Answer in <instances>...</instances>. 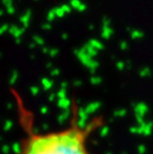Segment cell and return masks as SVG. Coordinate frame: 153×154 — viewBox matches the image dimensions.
I'll return each mask as SVG.
<instances>
[{"label": "cell", "instance_id": "1", "mask_svg": "<svg viewBox=\"0 0 153 154\" xmlns=\"http://www.w3.org/2000/svg\"><path fill=\"white\" fill-rule=\"evenodd\" d=\"M96 125L82 127L74 119L73 124L67 128L30 134L18 154H91L87 141Z\"/></svg>", "mask_w": 153, "mask_h": 154}, {"label": "cell", "instance_id": "2", "mask_svg": "<svg viewBox=\"0 0 153 154\" xmlns=\"http://www.w3.org/2000/svg\"><path fill=\"white\" fill-rule=\"evenodd\" d=\"M113 34V29L110 27H102V37L103 39H109V37Z\"/></svg>", "mask_w": 153, "mask_h": 154}, {"label": "cell", "instance_id": "3", "mask_svg": "<svg viewBox=\"0 0 153 154\" xmlns=\"http://www.w3.org/2000/svg\"><path fill=\"white\" fill-rule=\"evenodd\" d=\"M11 34H13L16 38H18L23 32H24V29H19V28H17L16 26H11L10 28H9V30H8Z\"/></svg>", "mask_w": 153, "mask_h": 154}, {"label": "cell", "instance_id": "4", "mask_svg": "<svg viewBox=\"0 0 153 154\" xmlns=\"http://www.w3.org/2000/svg\"><path fill=\"white\" fill-rule=\"evenodd\" d=\"M89 44H90L93 48H95L96 50H97V49H98V50H102V49H103V45H102L100 41H98V40H96V39L90 40Z\"/></svg>", "mask_w": 153, "mask_h": 154}, {"label": "cell", "instance_id": "5", "mask_svg": "<svg viewBox=\"0 0 153 154\" xmlns=\"http://www.w3.org/2000/svg\"><path fill=\"white\" fill-rule=\"evenodd\" d=\"M30 17H31V11L30 10H28L27 12H26L25 14L21 17V22L23 23V25L25 26V27H28L29 25V20H30Z\"/></svg>", "mask_w": 153, "mask_h": 154}, {"label": "cell", "instance_id": "6", "mask_svg": "<svg viewBox=\"0 0 153 154\" xmlns=\"http://www.w3.org/2000/svg\"><path fill=\"white\" fill-rule=\"evenodd\" d=\"M130 35H131V38L132 39H140L144 36L143 32H141L140 30H132L130 32Z\"/></svg>", "mask_w": 153, "mask_h": 154}, {"label": "cell", "instance_id": "7", "mask_svg": "<svg viewBox=\"0 0 153 154\" xmlns=\"http://www.w3.org/2000/svg\"><path fill=\"white\" fill-rule=\"evenodd\" d=\"M82 5V2L81 0H70V6L74 9L78 10L80 8V6Z\"/></svg>", "mask_w": 153, "mask_h": 154}, {"label": "cell", "instance_id": "8", "mask_svg": "<svg viewBox=\"0 0 153 154\" xmlns=\"http://www.w3.org/2000/svg\"><path fill=\"white\" fill-rule=\"evenodd\" d=\"M54 12H55V14H56V17H64L65 16V12H64V10L61 8V7H57V8H54Z\"/></svg>", "mask_w": 153, "mask_h": 154}, {"label": "cell", "instance_id": "9", "mask_svg": "<svg viewBox=\"0 0 153 154\" xmlns=\"http://www.w3.org/2000/svg\"><path fill=\"white\" fill-rule=\"evenodd\" d=\"M86 49H87V51H88V54L91 55V56H95V55L97 54V50H96L95 48H93L90 44L86 45Z\"/></svg>", "mask_w": 153, "mask_h": 154}, {"label": "cell", "instance_id": "10", "mask_svg": "<svg viewBox=\"0 0 153 154\" xmlns=\"http://www.w3.org/2000/svg\"><path fill=\"white\" fill-rule=\"evenodd\" d=\"M55 18H56V14H55L54 9H53V10H51V11L48 13V15H47V20H48V22L50 23V22H52V21L55 20Z\"/></svg>", "mask_w": 153, "mask_h": 154}, {"label": "cell", "instance_id": "11", "mask_svg": "<svg viewBox=\"0 0 153 154\" xmlns=\"http://www.w3.org/2000/svg\"><path fill=\"white\" fill-rule=\"evenodd\" d=\"M61 8H62V9L64 10V12H65V13H67V14H68V13H70V12H71V10H72V7H71L70 5H68V4H64V5H62V6H61Z\"/></svg>", "mask_w": 153, "mask_h": 154}, {"label": "cell", "instance_id": "12", "mask_svg": "<svg viewBox=\"0 0 153 154\" xmlns=\"http://www.w3.org/2000/svg\"><path fill=\"white\" fill-rule=\"evenodd\" d=\"M110 25V20L107 17H103L102 18V27H109Z\"/></svg>", "mask_w": 153, "mask_h": 154}, {"label": "cell", "instance_id": "13", "mask_svg": "<svg viewBox=\"0 0 153 154\" xmlns=\"http://www.w3.org/2000/svg\"><path fill=\"white\" fill-rule=\"evenodd\" d=\"M7 30H9V26L7 25V24L2 25L1 27H0V34L4 33V32H5V31H7Z\"/></svg>", "mask_w": 153, "mask_h": 154}, {"label": "cell", "instance_id": "14", "mask_svg": "<svg viewBox=\"0 0 153 154\" xmlns=\"http://www.w3.org/2000/svg\"><path fill=\"white\" fill-rule=\"evenodd\" d=\"M7 12H8L9 14H14V12H15V8H14V6H13V5L8 6V7H7Z\"/></svg>", "mask_w": 153, "mask_h": 154}, {"label": "cell", "instance_id": "15", "mask_svg": "<svg viewBox=\"0 0 153 154\" xmlns=\"http://www.w3.org/2000/svg\"><path fill=\"white\" fill-rule=\"evenodd\" d=\"M42 28H43L44 30H50V29L52 28V26L49 22H47V23H45V24L42 25Z\"/></svg>", "mask_w": 153, "mask_h": 154}, {"label": "cell", "instance_id": "16", "mask_svg": "<svg viewBox=\"0 0 153 154\" xmlns=\"http://www.w3.org/2000/svg\"><path fill=\"white\" fill-rule=\"evenodd\" d=\"M86 9H87V5H86L85 3H82V5H81L80 8L78 9V11H79V12H84Z\"/></svg>", "mask_w": 153, "mask_h": 154}, {"label": "cell", "instance_id": "17", "mask_svg": "<svg viewBox=\"0 0 153 154\" xmlns=\"http://www.w3.org/2000/svg\"><path fill=\"white\" fill-rule=\"evenodd\" d=\"M2 3H3L6 7H8V6L12 5V0H2Z\"/></svg>", "mask_w": 153, "mask_h": 154}, {"label": "cell", "instance_id": "18", "mask_svg": "<svg viewBox=\"0 0 153 154\" xmlns=\"http://www.w3.org/2000/svg\"><path fill=\"white\" fill-rule=\"evenodd\" d=\"M34 40H35L37 43H39V44H43V40H42L40 37H38V36H35V37H34Z\"/></svg>", "mask_w": 153, "mask_h": 154}, {"label": "cell", "instance_id": "19", "mask_svg": "<svg viewBox=\"0 0 153 154\" xmlns=\"http://www.w3.org/2000/svg\"><path fill=\"white\" fill-rule=\"evenodd\" d=\"M120 47H121V49H126V47H127L126 42H121L120 43Z\"/></svg>", "mask_w": 153, "mask_h": 154}, {"label": "cell", "instance_id": "20", "mask_svg": "<svg viewBox=\"0 0 153 154\" xmlns=\"http://www.w3.org/2000/svg\"><path fill=\"white\" fill-rule=\"evenodd\" d=\"M62 37H63V39H67V38H68V35H67V34H63Z\"/></svg>", "mask_w": 153, "mask_h": 154}, {"label": "cell", "instance_id": "21", "mask_svg": "<svg viewBox=\"0 0 153 154\" xmlns=\"http://www.w3.org/2000/svg\"><path fill=\"white\" fill-rule=\"evenodd\" d=\"M89 29H90V30H94V29H95V26L90 25V26H89Z\"/></svg>", "mask_w": 153, "mask_h": 154}, {"label": "cell", "instance_id": "22", "mask_svg": "<svg viewBox=\"0 0 153 154\" xmlns=\"http://www.w3.org/2000/svg\"><path fill=\"white\" fill-rule=\"evenodd\" d=\"M131 30H132V29H131L130 27H127V28H126V31H128V32H131Z\"/></svg>", "mask_w": 153, "mask_h": 154}, {"label": "cell", "instance_id": "23", "mask_svg": "<svg viewBox=\"0 0 153 154\" xmlns=\"http://www.w3.org/2000/svg\"><path fill=\"white\" fill-rule=\"evenodd\" d=\"M3 13H4V12H3V10H0V16H2V15H3Z\"/></svg>", "mask_w": 153, "mask_h": 154}]
</instances>
